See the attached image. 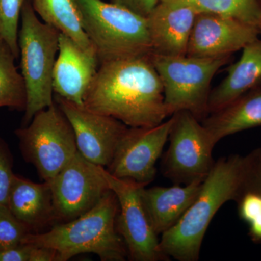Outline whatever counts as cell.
<instances>
[{
	"instance_id": "21",
	"label": "cell",
	"mask_w": 261,
	"mask_h": 261,
	"mask_svg": "<svg viewBox=\"0 0 261 261\" xmlns=\"http://www.w3.org/2000/svg\"><path fill=\"white\" fill-rule=\"evenodd\" d=\"M15 60L9 46L0 38V108L25 111L27 89L23 76L15 66Z\"/></svg>"
},
{
	"instance_id": "27",
	"label": "cell",
	"mask_w": 261,
	"mask_h": 261,
	"mask_svg": "<svg viewBox=\"0 0 261 261\" xmlns=\"http://www.w3.org/2000/svg\"><path fill=\"white\" fill-rule=\"evenodd\" d=\"M247 156L245 191L252 190L261 194V147L254 149Z\"/></svg>"
},
{
	"instance_id": "25",
	"label": "cell",
	"mask_w": 261,
	"mask_h": 261,
	"mask_svg": "<svg viewBox=\"0 0 261 261\" xmlns=\"http://www.w3.org/2000/svg\"><path fill=\"white\" fill-rule=\"evenodd\" d=\"M30 228L12 214L8 206L0 205V250L20 245Z\"/></svg>"
},
{
	"instance_id": "7",
	"label": "cell",
	"mask_w": 261,
	"mask_h": 261,
	"mask_svg": "<svg viewBox=\"0 0 261 261\" xmlns=\"http://www.w3.org/2000/svg\"><path fill=\"white\" fill-rule=\"evenodd\" d=\"M15 133L24 159L44 181H51L78 151L73 128L56 102Z\"/></svg>"
},
{
	"instance_id": "24",
	"label": "cell",
	"mask_w": 261,
	"mask_h": 261,
	"mask_svg": "<svg viewBox=\"0 0 261 261\" xmlns=\"http://www.w3.org/2000/svg\"><path fill=\"white\" fill-rule=\"evenodd\" d=\"M239 217L248 226L252 241L261 243V194L247 190L237 200Z\"/></svg>"
},
{
	"instance_id": "20",
	"label": "cell",
	"mask_w": 261,
	"mask_h": 261,
	"mask_svg": "<svg viewBox=\"0 0 261 261\" xmlns=\"http://www.w3.org/2000/svg\"><path fill=\"white\" fill-rule=\"evenodd\" d=\"M31 1L34 11L43 22L69 37L84 49H94L84 31L80 10L73 0Z\"/></svg>"
},
{
	"instance_id": "11",
	"label": "cell",
	"mask_w": 261,
	"mask_h": 261,
	"mask_svg": "<svg viewBox=\"0 0 261 261\" xmlns=\"http://www.w3.org/2000/svg\"><path fill=\"white\" fill-rule=\"evenodd\" d=\"M172 118L152 127H128L107 171L120 178L148 185L155 178L156 163L168 140Z\"/></svg>"
},
{
	"instance_id": "23",
	"label": "cell",
	"mask_w": 261,
	"mask_h": 261,
	"mask_svg": "<svg viewBox=\"0 0 261 261\" xmlns=\"http://www.w3.org/2000/svg\"><path fill=\"white\" fill-rule=\"evenodd\" d=\"M27 0H0V38L13 51L15 58L20 56L18 27L22 8Z\"/></svg>"
},
{
	"instance_id": "3",
	"label": "cell",
	"mask_w": 261,
	"mask_h": 261,
	"mask_svg": "<svg viewBox=\"0 0 261 261\" xmlns=\"http://www.w3.org/2000/svg\"><path fill=\"white\" fill-rule=\"evenodd\" d=\"M118 210L116 194L109 190L90 211L44 232L29 233L22 244L53 249L58 261L84 253L95 254L102 261L126 260L128 252L116 226Z\"/></svg>"
},
{
	"instance_id": "13",
	"label": "cell",
	"mask_w": 261,
	"mask_h": 261,
	"mask_svg": "<svg viewBox=\"0 0 261 261\" xmlns=\"http://www.w3.org/2000/svg\"><path fill=\"white\" fill-rule=\"evenodd\" d=\"M260 35L257 27L219 13L201 12L196 17L187 56L201 58L231 56Z\"/></svg>"
},
{
	"instance_id": "2",
	"label": "cell",
	"mask_w": 261,
	"mask_h": 261,
	"mask_svg": "<svg viewBox=\"0 0 261 261\" xmlns=\"http://www.w3.org/2000/svg\"><path fill=\"white\" fill-rule=\"evenodd\" d=\"M247 156L231 154L215 162L198 195L177 224L161 235L160 248L168 258L197 261L206 231L226 202L245 192Z\"/></svg>"
},
{
	"instance_id": "30",
	"label": "cell",
	"mask_w": 261,
	"mask_h": 261,
	"mask_svg": "<svg viewBox=\"0 0 261 261\" xmlns=\"http://www.w3.org/2000/svg\"><path fill=\"white\" fill-rule=\"evenodd\" d=\"M260 5H261V0H260ZM258 30H259V32H260V34H261V15H260V22H259Z\"/></svg>"
},
{
	"instance_id": "29",
	"label": "cell",
	"mask_w": 261,
	"mask_h": 261,
	"mask_svg": "<svg viewBox=\"0 0 261 261\" xmlns=\"http://www.w3.org/2000/svg\"><path fill=\"white\" fill-rule=\"evenodd\" d=\"M33 246L20 244L0 250V261H31Z\"/></svg>"
},
{
	"instance_id": "28",
	"label": "cell",
	"mask_w": 261,
	"mask_h": 261,
	"mask_svg": "<svg viewBox=\"0 0 261 261\" xmlns=\"http://www.w3.org/2000/svg\"><path fill=\"white\" fill-rule=\"evenodd\" d=\"M161 0H111V3L147 18Z\"/></svg>"
},
{
	"instance_id": "1",
	"label": "cell",
	"mask_w": 261,
	"mask_h": 261,
	"mask_svg": "<svg viewBox=\"0 0 261 261\" xmlns=\"http://www.w3.org/2000/svg\"><path fill=\"white\" fill-rule=\"evenodd\" d=\"M151 56L99 65L84 97V107L128 127L163 123L168 116L162 82Z\"/></svg>"
},
{
	"instance_id": "9",
	"label": "cell",
	"mask_w": 261,
	"mask_h": 261,
	"mask_svg": "<svg viewBox=\"0 0 261 261\" xmlns=\"http://www.w3.org/2000/svg\"><path fill=\"white\" fill-rule=\"evenodd\" d=\"M102 166L89 162L77 151L48 182L56 224L68 222L93 208L109 190Z\"/></svg>"
},
{
	"instance_id": "22",
	"label": "cell",
	"mask_w": 261,
	"mask_h": 261,
	"mask_svg": "<svg viewBox=\"0 0 261 261\" xmlns=\"http://www.w3.org/2000/svg\"><path fill=\"white\" fill-rule=\"evenodd\" d=\"M185 3L201 12L219 13L250 24L258 29L260 0H161Z\"/></svg>"
},
{
	"instance_id": "14",
	"label": "cell",
	"mask_w": 261,
	"mask_h": 261,
	"mask_svg": "<svg viewBox=\"0 0 261 261\" xmlns=\"http://www.w3.org/2000/svg\"><path fill=\"white\" fill-rule=\"evenodd\" d=\"M199 13L192 5L185 3L160 1L146 18L152 54L187 56L190 36Z\"/></svg>"
},
{
	"instance_id": "5",
	"label": "cell",
	"mask_w": 261,
	"mask_h": 261,
	"mask_svg": "<svg viewBox=\"0 0 261 261\" xmlns=\"http://www.w3.org/2000/svg\"><path fill=\"white\" fill-rule=\"evenodd\" d=\"M60 35L54 27L41 21L27 0L22 8L18 46L27 103L23 126L36 113L51 106L54 100L53 70L59 51Z\"/></svg>"
},
{
	"instance_id": "26",
	"label": "cell",
	"mask_w": 261,
	"mask_h": 261,
	"mask_svg": "<svg viewBox=\"0 0 261 261\" xmlns=\"http://www.w3.org/2000/svg\"><path fill=\"white\" fill-rule=\"evenodd\" d=\"M13 158L9 146L0 137V205H7L8 194L15 173Z\"/></svg>"
},
{
	"instance_id": "8",
	"label": "cell",
	"mask_w": 261,
	"mask_h": 261,
	"mask_svg": "<svg viewBox=\"0 0 261 261\" xmlns=\"http://www.w3.org/2000/svg\"><path fill=\"white\" fill-rule=\"evenodd\" d=\"M171 118L169 146L161 162L162 174L174 185L203 181L216 162L213 150L217 143L189 111H179Z\"/></svg>"
},
{
	"instance_id": "19",
	"label": "cell",
	"mask_w": 261,
	"mask_h": 261,
	"mask_svg": "<svg viewBox=\"0 0 261 261\" xmlns=\"http://www.w3.org/2000/svg\"><path fill=\"white\" fill-rule=\"evenodd\" d=\"M216 143L220 140L261 126V87L247 92L202 121Z\"/></svg>"
},
{
	"instance_id": "12",
	"label": "cell",
	"mask_w": 261,
	"mask_h": 261,
	"mask_svg": "<svg viewBox=\"0 0 261 261\" xmlns=\"http://www.w3.org/2000/svg\"><path fill=\"white\" fill-rule=\"evenodd\" d=\"M54 100L73 128L79 152L89 162L108 167L128 126L56 94Z\"/></svg>"
},
{
	"instance_id": "16",
	"label": "cell",
	"mask_w": 261,
	"mask_h": 261,
	"mask_svg": "<svg viewBox=\"0 0 261 261\" xmlns=\"http://www.w3.org/2000/svg\"><path fill=\"white\" fill-rule=\"evenodd\" d=\"M202 182L142 189L141 197L144 207L149 222L159 236L177 224L198 195Z\"/></svg>"
},
{
	"instance_id": "4",
	"label": "cell",
	"mask_w": 261,
	"mask_h": 261,
	"mask_svg": "<svg viewBox=\"0 0 261 261\" xmlns=\"http://www.w3.org/2000/svg\"><path fill=\"white\" fill-rule=\"evenodd\" d=\"M99 65L152 54L147 19L102 0H73Z\"/></svg>"
},
{
	"instance_id": "15",
	"label": "cell",
	"mask_w": 261,
	"mask_h": 261,
	"mask_svg": "<svg viewBox=\"0 0 261 261\" xmlns=\"http://www.w3.org/2000/svg\"><path fill=\"white\" fill-rule=\"evenodd\" d=\"M99 66L94 49H84L61 34L53 70L54 94L84 106V99Z\"/></svg>"
},
{
	"instance_id": "6",
	"label": "cell",
	"mask_w": 261,
	"mask_h": 261,
	"mask_svg": "<svg viewBox=\"0 0 261 261\" xmlns=\"http://www.w3.org/2000/svg\"><path fill=\"white\" fill-rule=\"evenodd\" d=\"M151 58L162 82L168 116L187 111L200 121L208 116L211 82L231 56L201 58L152 54Z\"/></svg>"
},
{
	"instance_id": "18",
	"label": "cell",
	"mask_w": 261,
	"mask_h": 261,
	"mask_svg": "<svg viewBox=\"0 0 261 261\" xmlns=\"http://www.w3.org/2000/svg\"><path fill=\"white\" fill-rule=\"evenodd\" d=\"M15 217L37 233L39 228L56 224L49 183H35L15 174L7 202Z\"/></svg>"
},
{
	"instance_id": "10",
	"label": "cell",
	"mask_w": 261,
	"mask_h": 261,
	"mask_svg": "<svg viewBox=\"0 0 261 261\" xmlns=\"http://www.w3.org/2000/svg\"><path fill=\"white\" fill-rule=\"evenodd\" d=\"M103 174L118 199L117 229L126 245L128 258L134 261L169 260L161 252L159 236L149 222L141 197V190L147 185L129 178H117L105 168Z\"/></svg>"
},
{
	"instance_id": "17",
	"label": "cell",
	"mask_w": 261,
	"mask_h": 261,
	"mask_svg": "<svg viewBox=\"0 0 261 261\" xmlns=\"http://www.w3.org/2000/svg\"><path fill=\"white\" fill-rule=\"evenodd\" d=\"M260 87L261 39L258 37L242 49L240 59L228 67L226 77L211 89L207 106L208 115Z\"/></svg>"
}]
</instances>
